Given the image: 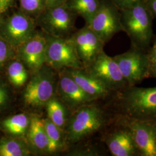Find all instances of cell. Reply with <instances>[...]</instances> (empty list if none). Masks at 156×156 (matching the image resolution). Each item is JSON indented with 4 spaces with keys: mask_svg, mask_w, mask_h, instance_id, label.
<instances>
[{
    "mask_svg": "<svg viewBox=\"0 0 156 156\" xmlns=\"http://www.w3.org/2000/svg\"><path fill=\"white\" fill-rule=\"evenodd\" d=\"M100 0H67L66 4L76 15L83 18L87 24L100 6Z\"/></svg>",
    "mask_w": 156,
    "mask_h": 156,
    "instance_id": "21",
    "label": "cell"
},
{
    "mask_svg": "<svg viewBox=\"0 0 156 156\" xmlns=\"http://www.w3.org/2000/svg\"><path fill=\"white\" fill-rule=\"evenodd\" d=\"M149 57L148 78H156V39L152 47L147 50Z\"/></svg>",
    "mask_w": 156,
    "mask_h": 156,
    "instance_id": "25",
    "label": "cell"
},
{
    "mask_svg": "<svg viewBox=\"0 0 156 156\" xmlns=\"http://www.w3.org/2000/svg\"><path fill=\"white\" fill-rule=\"evenodd\" d=\"M64 69L95 101L109 100L115 93L84 68Z\"/></svg>",
    "mask_w": 156,
    "mask_h": 156,
    "instance_id": "16",
    "label": "cell"
},
{
    "mask_svg": "<svg viewBox=\"0 0 156 156\" xmlns=\"http://www.w3.org/2000/svg\"><path fill=\"white\" fill-rule=\"evenodd\" d=\"M32 153L26 140L15 137L0 140L1 156H27Z\"/></svg>",
    "mask_w": 156,
    "mask_h": 156,
    "instance_id": "20",
    "label": "cell"
},
{
    "mask_svg": "<svg viewBox=\"0 0 156 156\" xmlns=\"http://www.w3.org/2000/svg\"><path fill=\"white\" fill-rule=\"evenodd\" d=\"M76 15L64 4L45 8L36 19L44 33L55 37L68 38L74 28Z\"/></svg>",
    "mask_w": 156,
    "mask_h": 156,
    "instance_id": "7",
    "label": "cell"
},
{
    "mask_svg": "<svg viewBox=\"0 0 156 156\" xmlns=\"http://www.w3.org/2000/svg\"><path fill=\"white\" fill-rule=\"evenodd\" d=\"M112 2L122 11L130 8L140 2H145L146 0H110Z\"/></svg>",
    "mask_w": 156,
    "mask_h": 156,
    "instance_id": "27",
    "label": "cell"
},
{
    "mask_svg": "<svg viewBox=\"0 0 156 156\" xmlns=\"http://www.w3.org/2000/svg\"><path fill=\"white\" fill-rule=\"evenodd\" d=\"M117 115L141 120L156 121V86H128L114 93L108 104Z\"/></svg>",
    "mask_w": 156,
    "mask_h": 156,
    "instance_id": "2",
    "label": "cell"
},
{
    "mask_svg": "<svg viewBox=\"0 0 156 156\" xmlns=\"http://www.w3.org/2000/svg\"><path fill=\"white\" fill-rule=\"evenodd\" d=\"M31 120V116L26 113H20L6 119L1 125L6 133L15 138H26Z\"/></svg>",
    "mask_w": 156,
    "mask_h": 156,
    "instance_id": "18",
    "label": "cell"
},
{
    "mask_svg": "<svg viewBox=\"0 0 156 156\" xmlns=\"http://www.w3.org/2000/svg\"><path fill=\"white\" fill-rule=\"evenodd\" d=\"M58 78L55 69L45 64L33 75L23 93L25 106L31 109H39L56 96Z\"/></svg>",
    "mask_w": 156,
    "mask_h": 156,
    "instance_id": "4",
    "label": "cell"
},
{
    "mask_svg": "<svg viewBox=\"0 0 156 156\" xmlns=\"http://www.w3.org/2000/svg\"><path fill=\"white\" fill-rule=\"evenodd\" d=\"M69 38L74 45L83 68L89 66L104 51L105 44L86 25Z\"/></svg>",
    "mask_w": 156,
    "mask_h": 156,
    "instance_id": "13",
    "label": "cell"
},
{
    "mask_svg": "<svg viewBox=\"0 0 156 156\" xmlns=\"http://www.w3.org/2000/svg\"><path fill=\"white\" fill-rule=\"evenodd\" d=\"M57 93L68 109L73 112L85 104L95 101L84 91L64 69L61 70L59 73Z\"/></svg>",
    "mask_w": 156,
    "mask_h": 156,
    "instance_id": "15",
    "label": "cell"
},
{
    "mask_svg": "<svg viewBox=\"0 0 156 156\" xmlns=\"http://www.w3.org/2000/svg\"><path fill=\"white\" fill-rule=\"evenodd\" d=\"M12 1L13 0H0V16L8 10Z\"/></svg>",
    "mask_w": 156,
    "mask_h": 156,
    "instance_id": "31",
    "label": "cell"
},
{
    "mask_svg": "<svg viewBox=\"0 0 156 156\" xmlns=\"http://www.w3.org/2000/svg\"><path fill=\"white\" fill-rule=\"evenodd\" d=\"M11 53L9 44L4 39L0 38V66L8 59Z\"/></svg>",
    "mask_w": 156,
    "mask_h": 156,
    "instance_id": "26",
    "label": "cell"
},
{
    "mask_svg": "<svg viewBox=\"0 0 156 156\" xmlns=\"http://www.w3.org/2000/svg\"><path fill=\"white\" fill-rule=\"evenodd\" d=\"M9 99V93L5 86L0 82V108L7 105Z\"/></svg>",
    "mask_w": 156,
    "mask_h": 156,
    "instance_id": "28",
    "label": "cell"
},
{
    "mask_svg": "<svg viewBox=\"0 0 156 156\" xmlns=\"http://www.w3.org/2000/svg\"><path fill=\"white\" fill-rule=\"evenodd\" d=\"M45 108L48 118L62 131H64L69 117H68V109L66 105L59 97L55 96L46 104Z\"/></svg>",
    "mask_w": 156,
    "mask_h": 156,
    "instance_id": "19",
    "label": "cell"
},
{
    "mask_svg": "<svg viewBox=\"0 0 156 156\" xmlns=\"http://www.w3.org/2000/svg\"><path fill=\"white\" fill-rule=\"evenodd\" d=\"M45 35L46 65L57 71L67 68H83L74 45L69 37L60 38L46 34Z\"/></svg>",
    "mask_w": 156,
    "mask_h": 156,
    "instance_id": "5",
    "label": "cell"
},
{
    "mask_svg": "<svg viewBox=\"0 0 156 156\" xmlns=\"http://www.w3.org/2000/svg\"><path fill=\"white\" fill-rule=\"evenodd\" d=\"M33 17L22 11L9 17L1 28V38L17 48L29 39L36 31Z\"/></svg>",
    "mask_w": 156,
    "mask_h": 156,
    "instance_id": "11",
    "label": "cell"
},
{
    "mask_svg": "<svg viewBox=\"0 0 156 156\" xmlns=\"http://www.w3.org/2000/svg\"><path fill=\"white\" fill-rule=\"evenodd\" d=\"M120 11L122 30L128 35L131 46L147 51L153 35L154 17L145 2Z\"/></svg>",
    "mask_w": 156,
    "mask_h": 156,
    "instance_id": "3",
    "label": "cell"
},
{
    "mask_svg": "<svg viewBox=\"0 0 156 156\" xmlns=\"http://www.w3.org/2000/svg\"><path fill=\"white\" fill-rule=\"evenodd\" d=\"M45 130L49 140V154L61 151L64 145L62 131L48 117L44 119Z\"/></svg>",
    "mask_w": 156,
    "mask_h": 156,
    "instance_id": "22",
    "label": "cell"
},
{
    "mask_svg": "<svg viewBox=\"0 0 156 156\" xmlns=\"http://www.w3.org/2000/svg\"><path fill=\"white\" fill-rule=\"evenodd\" d=\"M22 11L36 18L45 9L44 0H19Z\"/></svg>",
    "mask_w": 156,
    "mask_h": 156,
    "instance_id": "24",
    "label": "cell"
},
{
    "mask_svg": "<svg viewBox=\"0 0 156 156\" xmlns=\"http://www.w3.org/2000/svg\"><path fill=\"white\" fill-rule=\"evenodd\" d=\"M119 116L129 128L140 156H156V121Z\"/></svg>",
    "mask_w": 156,
    "mask_h": 156,
    "instance_id": "12",
    "label": "cell"
},
{
    "mask_svg": "<svg viewBox=\"0 0 156 156\" xmlns=\"http://www.w3.org/2000/svg\"><path fill=\"white\" fill-rule=\"evenodd\" d=\"M145 2L154 19H156V0H146Z\"/></svg>",
    "mask_w": 156,
    "mask_h": 156,
    "instance_id": "30",
    "label": "cell"
},
{
    "mask_svg": "<svg viewBox=\"0 0 156 156\" xmlns=\"http://www.w3.org/2000/svg\"><path fill=\"white\" fill-rule=\"evenodd\" d=\"M101 140L113 156H140L129 128L119 116L102 132Z\"/></svg>",
    "mask_w": 156,
    "mask_h": 156,
    "instance_id": "6",
    "label": "cell"
},
{
    "mask_svg": "<svg viewBox=\"0 0 156 156\" xmlns=\"http://www.w3.org/2000/svg\"><path fill=\"white\" fill-rule=\"evenodd\" d=\"M84 68L115 93L128 86L117 62L104 51Z\"/></svg>",
    "mask_w": 156,
    "mask_h": 156,
    "instance_id": "10",
    "label": "cell"
},
{
    "mask_svg": "<svg viewBox=\"0 0 156 156\" xmlns=\"http://www.w3.org/2000/svg\"><path fill=\"white\" fill-rule=\"evenodd\" d=\"M46 40L43 32L36 31L33 35L18 47V57L33 73L45 64Z\"/></svg>",
    "mask_w": 156,
    "mask_h": 156,
    "instance_id": "14",
    "label": "cell"
},
{
    "mask_svg": "<svg viewBox=\"0 0 156 156\" xmlns=\"http://www.w3.org/2000/svg\"><path fill=\"white\" fill-rule=\"evenodd\" d=\"M8 75L10 82L16 87L22 86L28 80V69L19 60L12 62L9 64Z\"/></svg>",
    "mask_w": 156,
    "mask_h": 156,
    "instance_id": "23",
    "label": "cell"
},
{
    "mask_svg": "<svg viewBox=\"0 0 156 156\" xmlns=\"http://www.w3.org/2000/svg\"><path fill=\"white\" fill-rule=\"evenodd\" d=\"M45 8H50L66 4L67 0H44Z\"/></svg>",
    "mask_w": 156,
    "mask_h": 156,
    "instance_id": "29",
    "label": "cell"
},
{
    "mask_svg": "<svg viewBox=\"0 0 156 156\" xmlns=\"http://www.w3.org/2000/svg\"><path fill=\"white\" fill-rule=\"evenodd\" d=\"M128 84L136 86L148 78L147 51L131 46L128 51L113 57Z\"/></svg>",
    "mask_w": 156,
    "mask_h": 156,
    "instance_id": "9",
    "label": "cell"
},
{
    "mask_svg": "<svg viewBox=\"0 0 156 156\" xmlns=\"http://www.w3.org/2000/svg\"><path fill=\"white\" fill-rule=\"evenodd\" d=\"M120 11L110 0H100V6L88 26L105 44L123 31Z\"/></svg>",
    "mask_w": 156,
    "mask_h": 156,
    "instance_id": "8",
    "label": "cell"
},
{
    "mask_svg": "<svg viewBox=\"0 0 156 156\" xmlns=\"http://www.w3.org/2000/svg\"><path fill=\"white\" fill-rule=\"evenodd\" d=\"M93 101L73 112L64 129V140L76 144L87 140L97 133H102L117 117L107 105Z\"/></svg>",
    "mask_w": 156,
    "mask_h": 156,
    "instance_id": "1",
    "label": "cell"
},
{
    "mask_svg": "<svg viewBox=\"0 0 156 156\" xmlns=\"http://www.w3.org/2000/svg\"><path fill=\"white\" fill-rule=\"evenodd\" d=\"M26 140L33 153L49 154V144L45 130L44 121L38 116H31Z\"/></svg>",
    "mask_w": 156,
    "mask_h": 156,
    "instance_id": "17",
    "label": "cell"
}]
</instances>
